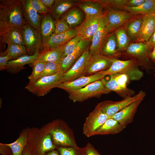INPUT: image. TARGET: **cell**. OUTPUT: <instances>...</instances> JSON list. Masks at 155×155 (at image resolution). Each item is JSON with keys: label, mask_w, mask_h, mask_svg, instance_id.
<instances>
[{"label": "cell", "mask_w": 155, "mask_h": 155, "mask_svg": "<svg viewBox=\"0 0 155 155\" xmlns=\"http://www.w3.org/2000/svg\"><path fill=\"white\" fill-rule=\"evenodd\" d=\"M42 128L51 135L55 145L68 147L77 146L73 130L63 120H54Z\"/></svg>", "instance_id": "obj_1"}, {"label": "cell", "mask_w": 155, "mask_h": 155, "mask_svg": "<svg viewBox=\"0 0 155 155\" xmlns=\"http://www.w3.org/2000/svg\"><path fill=\"white\" fill-rule=\"evenodd\" d=\"M21 0H0V21L21 29L26 24Z\"/></svg>", "instance_id": "obj_2"}, {"label": "cell", "mask_w": 155, "mask_h": 155, "mask_svg": "<svg viewBox=\"0 0 155 155\" xmlns=\"http://www.w3.org/2000/svg\"><path fill=\"white\" fill-rule=\"evenodd\" d=\"M51 135L42 128H29L28 143L33 155H46L48 151L54 150L56 145L52 141Z\"/></svg>", "instance_id": "obj_3"}, {"label": "cell", "mask_w": 155, "mask_h": 155, "mask_svg": "<svg viewBox=\"0 0 155 155\" xmlns=\"http://www.w3.org/2000/svg\"><path fill=\"white\" fill-rule=\"evenodd\" d=\"M106 76L116 73L123 74L128 77L129 81H139L144 76L143 72L134 60H122L115 58L107 69L99 72Z\"/></svg>", "instance_id": "obj_4"}, {"label": "cell", "mask_w": 155, "mask_h": 155, "mask_svg": "<svg viewBox=\"0 0 155 155\" xmlns=\"http://www.w3.org/2000/svg\"><path fill=\"white\" fill-rule=\"evenodd\" d=\"M152 50L147 42H135L129 44L125 55L134 60L139 66L150 72L155 69V65L151 61L150 55Z\"/></svg>", "instance_id": "obj_5"}, {"label": "cell", "mask_w": 155, "mask_h": 155, "mask_svg": "<svg viewBox=\"0 0 155 155\" xmlns=\"http://www.w3.org/2000/svg\"><path fill=\"white\" fill-rule=\"evenodd\" d=\"M111 92L105 87L102 79L69 93V98L74 102H83L92 97H98Z\"/></svg>", "instance_id": "obj_6"}, {"label": "cell", "mask_w": 155, "mask_h": 155, "mask_svg": "<svg viewBox=\"0 0 155 155\" xmlns=\"http://www.w3.org/2000/svg\"><path fill=\"white\" fill-rule=\"evenodd\" d=\"M64 73L60 71L54 75L43 76L39 78L34 84L27 85L25 88L37 96H44L63 82Z\"/></svg>", "instance_id": "obj_7"}, {"label": "cell", "mask_w": 155, "mask_h": 155, "mask_svg": "<svg viewBox=\"0 0 155 155\" xmlns=\"http://www.w3.org/2000/svg\"><path fill=\"white\" fill-rule=\"evenodd\" d=\"M103 18L109 33L121 27L132 18V14L127 11L105 7Z\"/></svg>", "instance_id": "obj_8"}, {"label": "cell", "mask_w": 155, "mask_h": 155, "mask_svg": "<svg viewBox=\"0 0 155 155\" xmlns=\"http://www.w3.org/2000/svg\"><path fill=\"white\" fill-rule=\"evenodd\" d=\"M109 118L97 104L86 118L83 127V133L88 137L94 136Z\"/></svg>", "instance_id": "obj_9"}, {"label": "cell", "mask_w": 155, "mask_h": 155, "mask_svg": "<svg viewBox=\"0 0 155 155\" xmlns=\"http://www.w3.org/2000/svg\"><path fill=\"white\" fill-rule=\"evenodd\" d=\"M145 92L142 90L135 95L124 98L121 100L117 101L106 100L98 104L100 108L110 118L122 109L139 100L144 99Z\"/></svg>", "instance_id": "obj_10"}, {"label": "cell", "mask_w": 155, "mask_h": 155, "mask_svg": "<svg viewBox=\"0 0 155 155\" xmlns=\"http://www.w3.org/2000/svg\"><path fill=\"white\" fill-rule=\"evenodd\" d=\"M21 29L27 53L29 55H32L36 52L40 51L42 44V39L39 32L26 23Z\"/></svg>", "instance_id": "obj_11"}, {"label": "cell", "mask_w": 155, "mask_h": 155, "mask_svg": "<svg viewBox=\"0 0 155 155\" xmlns=\"http://www.w3.org/2000/svg\"><path fill=\"white\" fill-rule=\"evenodd\" d=\"M0 39L4 43L25 46L22 30L0 21Z\"/></svg>", "instance_id": "obj_12"}, {"label": "cell", "mask_w": 155, "mask_h": 155, "mask_svg": "<svg viewBox=\"0 0 155 155\" xmlns=\"http://www.w3.org/2000/svg\"><path fill=\"white\" fill-rule=\"evenodd\" d=\"M115 58L104 56L100 53L91 56L83 75H90L106 70L111 65Z\"/></svg>", "instance_id": "obj_13"}, {"label": "cell", "mask_w": 155, "mask_h": 155, "mask_svg": "<svg viewBox=\"0 0 155 155\" xmlns=\"http://www.w3.org/2000/svg\"><path fill=\"white\" fill-rule=\"evenodd\" d=\"M91 56L88 49L83 53L72 66L64 73L63 82L73 80L83 75Z\"/></svg>", "instance_id": "obj_14"}, {"label": "cell", "mask_w": 155, "mask_h": 155, "mask_svg": "<svg viewBox=\"0 0 155 155\" xmlns=\"http://www.w3.org/2000/svg\"><path fill=\"white\" fill-rule=\"evenodd\" d=\"M102 16L85 18L81 24L75 28L77 35L91 41L99 27Z\"/></svg>", "instance_id": "obj_15"}, {"label": "cell", "mask_w": 155, "mask_h": 155, "mask_svg": "<svg viewBox=\"0 0 155 155\" xmlns=\"http://www.w3.org/2000/svg\"><path fill=\"white\" fill-rule=\"evenodd\" d=\"M105 76L99 72L90 75H82L73 80L61 84L57 88L63 89L68 93L81 89L89 84L101 80Z\"/></svg>", "instance_id": "obj_16"}, {"label": "cell", "mask_w": 155, "mask_h": 155, "mask_svg": "<svg viewBox=\"0 0 155 155\" xmlns=\"http://www.w3.org/2000/svg\"><path fill=\"white\" fill-rule=\"evenodd\" d=\"M144 99H141L131 103L116 113L110 118L118 121L125 128L133 121L137 108Z\"/></svg>", "instance_id": "obj_17"}, {"label": "cell", "mask_w": 155, "mask_h": 155, "mask_svg": "<svg viewBox=\"0 0 155 155\" xmlns=\"http://www.w3.org/2000/svg\"><path fill=\"white\" fill-rule=\"evenodd\" d=\"M90 44L91 41L85 39H82L74 51L61 60L60 62L61 71L64 73L67 71L83 53L89 49Z\"/></svg>", "instance_id": "obj_18"}, {"label": "cell", "mask_w": 155, "mask_h": 155, "mask_svg": "<svg viewBox=\"0 0 155 155\" xmlns=\"http://www.w3.org/2000/svg\"><path fill=\"white\" fill-rule=\"evenodd\" d=\"M142 19L135 42H147L155 31V13L144 15Z\"/></svg>", "instance_id": "obj_19"}, {"label": "cell", "mask_w": 155, "mask_h": 155, "mask_svg": "<svg viewBox=\"0 0 155 155\" xmlns=\"http://www.w3.org/2000/svg\"><path fill=\"white\" fill-rule=\"evenodd\" d=\"M75 28L57 34H52L45 42L42 43L41 50L47 48H54L65 44L71 39L77 36Z\"/></svg>", "instance_id": "obj_20"}, {"label": "cell", "mask_w": 155, "mask_h": 155, "mask_svg": "<svg viewBox=\"0 0 155 155\" xmlns=\"http://www.w3.org/2000/svg\"><path fill=\"white\" fill-rule=\"evenodd\" d=\"M21 1L22 14L26 22L40 33L42 16L32 7L29 0H21Z\"/></svg>", "instance_id": "obj_21"}, {"label": "cell", "mask_w": 155, "mask_h": 155, "mask_svg": "<svg viewBox=\"0 0 155 155\" xmlns=\"http://www.w3.org/2000/svg\"><path fill=\"white\" fill-rule=\"evenodd\" d=\"M108 34L102 16L99 27L93 36L91 41L89 52L91 56L100 53L102 45Z\"/></svg>", "instance_id": "obj_22"}, {"label": "cell", "mask_w": 155, "mask_h": 155, "mask_svg": "<svg viewBox=\"0 0 155 155\" xmlns=\"http://www.w3.org/2000/svg\"><path fill=\"white\" fill-rule=\"evenodd\" d=\"M63 46L41 50L37 59L31 65L39 62H60L63 58Z\"/></svg>", "instance_id": "obj_23"}, {"label": "cell", "mask_w": 155, "mask_h": 155, "mask_svg": "<svg viewBox=\"0 0 155 155\" xmlns=\"http://www.w3.org/2000/svg\"><path fill=\"white\" fill-rule=\"evenodd\" d=\"M77 5L84 13L86 18L103 16V7L94 0H81Z\"/></svg>", "instance_id": "obj_24"}, {"label": "cell", "mask_w": 155, "mask_h": 155, "mask_svg": "<svg viewBox=\"0 0 155 155\" xmlns=\"http://www.w3.org/2000/svg\"><path fill=\"white\" fill-rule=\"evenodd\" d=\"M40 51L36 52L32 55H25L16 59L9 60L8 62V69L7 70L12 73H16L26 67V64L31 65L37 59Z\"/></svg>", "instance_id": "obj_25"}, {"label": "cell", "mask_w": 155, "mask_h": 155, "mask_svg": "<svg viewBox=\"0 0 155 155\" xmlns=\"http://www.w3.org/2000/svg\"><path fill=\"white\" fill-rule=\"evenodd\" d=\"M80 0H55L50 14L55 20L60 18L65 13L80 1Z\"/></svg>", "instance_id": "obj_26"}, {"label": "cell", "mask_w": 155, "mask_h": 155, "mask_svg": "<svg viewBox=\"0 0 155 155\" xmlns=\"http://www.w3.org/2000/svg\"><path fill=\"white\" fill-rule=\"evenodd\" d=\"M100 53L107 57L116 58L121 55V53L117 50L115 32L107 35L102 45Z\"/></svg>", "instance_id": "obj_27"}, {"label": "cell", "mask_w": 155, "mask_h": 155, "mask_svg": "<svg viewBox=\"0 0 155 155\" xmlns=\"http://www.w3.org/2000/svg\"><path fill=\"white\" fill-rule=\"evenodd\" d=\"M61 18L67 24L70 28H75L81 24L84 20L81 10L73 7L63 14Z\"/></svg>", "instance_id": "obj_28"}, {"label": "cell", "mask_w": 155, "mask_h": 155, "mask_svg": "<svg viewBox=\"0 0 155 155\" xmlns=\"http://www.w3.org/2000/svg\"><path fill=\"white\" fill-rule=\"evenodd\" d=\"M108 80L104 78L102 79L105 87L110 92L113 91L121 97L124 98L127 96H133L135 92L128 88L124 89L121 87L116 82L113 74L111 75Z\"/></svg>", "instance_id": "obj_29"}, {"label": "cell", "mask_w": 155, "mask_h": 155, "mask_svg": "<svg viewBox=\"0 0 155 155\" xmlns=\"http://www.w3.org/2000/svg\"><path fill=\"white\" fill-rule=\"evenodd\" d=\"M55 30L54 21L50 14H43L40 27V33L41 36L42 43L47 40L53 33Z\"/></svg>", "instance_id": "obj_30"}, {"label": "cell", "mask_w": 155, "mask_h": 155, "mask_svg": "<svg viewBox=\"0 0 155 155\" xmlns=\"http://www.w3.org/2000/svg\"><path fill=\"white\" fill-rule=\"evenodd\" d=\"M125 128L116 120L109 118L96 131L94 135L116 134L121 132Z\"/></svg>", "instance_id": "obj_31"}, {"label": "cell", "mask_w": 155, "mask_h": 155, "mask_svg": "<svg viewBox=\"0 0 155 155\" xmlns=\"http://www.w3.org/2000/svg\"><path fill=\"white\" fill-rule=\"evenodd\" d=\"M29 128L23 129L20 133L18 139L14 142L9 144H4L10 148L13 155H22L24 148L28 143Z\"/></svg>", "instance_id": "obj_32"}, {"label": "cell", "mask_w": 155, "mask_h": 155, "mask_svg": "<svg viewBox=\"0 0 155 155\" xmlns=\"http://www.w3.org/2000/svg\"><path fill=\"white\" fill-rule=\"evenodd\" d=\"M155 0H145L141 5L135 7L125 6L124 10L133 15L141 14L145 15L154 13Z\"/></svg>", "instance_id": "obj_33"}, {"label": "cell", "mask_w": 155, "mask_h": 155, "mask_svg": "<svg viewBox=\"0 0 155 155\" xmlns=\"http://www.w3.org/2000/svg\"><path fill=\"white\" fill-rule=\"evenodd\" d=\"M7 44L6 50L3 52H0V56H7L11 60L26 55L27 53L24 45L13 44Z\"/></svg>", "instance_id": "obj_34"}, {"label": "cell", "mask_w": 155, "mask_h": 155, "mask_svg": "<svg viewBox=\"0 0 155 155\" xmlns=\"http://www.w3.org/2000/svg\"><path fill=\"white\" fill-rule=\"evenodd\" d=\"M118 51L120 52L125 51L129 44L130 39L126 27H121L116 30L115 32Z\"/></svg>", "instance_id": "obj_35"}, {"label": "cell", "mask_w": 155, "mask_h": 155, "mask_svg": "<svg viewBox=\"0 0 155 155\" xmlns=\"http://www.w3.org/2000/svg\"><path fill=\"white\" fill-rule=\"evenodd\" d=\"M142 21V17H137L132 18L126 23V29L130 41H135Z\"/></svg>", "instance_id": "obj_36"}, {"label": "cell", "mask_w": 155, "mask_h": 155, "mask_svg": "<svg viewBox=\"0 0 155 155\" xmlns=\"http://www.w3.org/2000/svg\"><path fill=\"white\" fill-rule=\"evenodd\" d=\"M46 63L39 62L31 65L33 69L32 71L28 77L29 82L27 85H32L38 80L44 69Z\"/></svg>", "instance_id": "obj_37"}, {"label": "cell", "mask_w": 155, "mask_h": 155, "mask_svg": "<svg viewBox=\"0 0 155 155\" xmlns=\"http://www.w3.org/2000/svg\"><path fill=\"white\" fill-rule=\"evenodd\" d=\"M82 39L81 37L77 36L63 46V58L74 51Z\"/></svg>", "instance_id": "obj_38"}, {"label": "cell", "mask_w": 155, "mask_h": 155, "mask_svg": "<svg viewBox=\"0 0 155 155\" xmlns=\"http://www.w3.org/2000/svg\"><path fill=\"white\" fill-rule=\"evenodd\" d=\"M86 146L80 148L75 147H58L60 155H86Z\"/></svg>", "instance_id": "obj_39"}, {"label": "cell", "mask_w": 155, "mask_h": 155, "mask_svg": "<svg viewBox=\"0 0 155 155\" xmlns=\"http://www.w3.org/2000/svg\"><path fill=\"white\" fill-rule=\"evenodd\" d=\"M60 62L46 63L39 78L44 76L55 75L61 71Z\"/></svg>", "instance_id": "obj_40"}, {"label": "cell", "mask_w": 155, "mask_h": 155, "mask_svg": "<svg viewBox=\"0 0 155 155\" xmlns=\"http://www.w3.org/2000/svg\"><path fill=\"white\" fill-rule=\"evenodd\" d=\"M101 4L104 7L112 8L124 9L128 0H94Z\"/></svg>", "instance_id": "obj_41"}, {"label": "cell", "mask_w": 155, "mask_h": 155, "mask_svg": "<svg viewBox=\"0 0 155 155\" xmlns=\"http://www.w3.org/2000/svg\"><path fill=\"white\" fill-rule=\"evenodd\" d=\"M54 21L55 30L53 34H59L65 32L70 28L67 24L62 19L59 18L55 20Z\"/></svg>", "instance_id": "obj_42"}, {"label": "cell", "mask_w": 155, "mask_h": 155, "mask_svg": "<svg viewBox=\"0 0 155 155\" xmlns=\"http://www.w3.org/2000/svg\"><path fill=\"white\" fill-rule=\"evenodd\" d=\"M32 7L38 13L43 14L50 13V10L41 2L40 0H29Z\"/></svg>", "instance_id": "obj_43"}, {"label": "cell", "mask_w": 155, "mask_h": 155, "mask_svg": "<svg viewBox=\"0 0 155 155\" xmlns=\"http://www.w3.org/2000/svg\"><path fill=\"white\" fill-rule=\"evenodd\" d=\"M113 74L117 83L121 87L124 89L128 88L127 84L129 80L127 76L124 74L119 73Z\"/></svg>", "instance_id": "obj_44"}, {"label": "cell", "mask_w": 155, "mask_h": 155, "mask_svg": "<svg viewBox=\"0 0 155 155\" xmlns=\"http://www.w3.org/2000/svg\"><path fill=\"white\" fill-rule=\"evenodd\" d=\"M10 60V58L7 56H0V71L8 69V62Z\"/></svg>", "instance_id": "obj_45"}, {"label": "cell", "mask_w": 155, "mask_h": 155, "mask_svg": "<svg viewBox=\"0 0 155 155\" xmlns=\"http://www.w3.org/2000/svg\"><path fill=\"white\" fill-rule=\"evenodd\" d=\"M86 155H101L90 143L86 146Z\"/></svg>", "instance_id": "obj_46"}, {"label": "cell", "mask_w": 155, "mask_h": 155, "mask_svg": "<svg viewBox=\"0 0 155 155\" xmlns=\"http://www.w3.org/2000/svg\"><path fill=\"white\" fill-rule=\"evenodd\" d=\"M145 0H128L126 6L135 7L142 4Z\"/></svg>", "instance_id": "obj_47"}, {"label": "cell", "mask_w": 155, "mask_h": 155, "mask_svg": "<svg viewBox=\"0 0 155 155\" xmlns=\"http://www.w3.org/2000/svg\"><path fill=\"white\" fill-rule=\"evenodd\" d=\"M147 43L152 50L155 46V31Z\"/></svg>", "instance_id": "obj_48"}, {"label": "cell", "mask_w": 155, "mask_h": 155, "mask_svg": "<svg viewBox=\"0 0 155 155\" xmlns=\"http://www.w3.org/2000/svg\"><path fill=\"white\" fill-rule=\"evenodd\" d=\"M42 3L50 11L53 5L55 0H40Z\"/></svg>", "instance_id": "obj_49"}, {"label": "cell", "mask_w": 155, "mask_h": 155, "mask_svg": "<svg viewBox=\"0 0 155 155\" xmlns=\"http://www.w3.org/2000/svg\"><path fill=\"white\" fill-rule=\"evenodd\" d=\"M22 155H33L31 148L28 143L24 148Z\"/></svg>", "instance_id": "obj_50"}, {"label": "cell", "mask_w": 155, "mask_h": 155, "mask_svg": "<svg viewBox=\"0 0 155 155\" xmlns=\"http://www.w3.org/2000/svg\"><path fill=\"white\" fill-rule=\"evenodd\" d=\"M150 57L152 61L155 65V46L150 52Z\"/></svg>", "instance_id": "obj_51"}, {"label": "cell", "mask_w": 155, "mask_h": 155, "mask_svg": "<svg viewBox=\"0 0 155 155\" xmlns=\"http://www.w3.org/2000/svg\"><path fill=\"white\" fill-rule=\"evenodd\" d=\"M46 155H59L58 152L56 150H53L51 151Z\"/></svg>", "instance_id": "obj_52"}, {"label": "cell", "mask_w": 155, "mask_h": 155, "mask_svg": "<svg viewBox=\"0 0 155 155\" xmlns=\"http://www.w3.org/2000/svg\"><path fill=\"white\" fill-rule=\"evenodd\" d=\"M154 13H155V9H154Z\"/></svg>", "instance_id": "obj_53"}, {"label": "cell", "mask_w": 155, "mask_h": 155, "mask_svg": "<svg viewBox=\"0 0 155 155\" xmlns=\"http://www.w3.org/2000/svg\"><path fill=\"white\" fill-rule=\"evenodd\" d=\"M154 75L155 76V73L154 74Z\"/></svg>", "instance_id": "obj_54"}, {"label": "cell", "mask_w": 155, "mask_h": 155, "mask_svg": "<svg viewBox=\"0 0 155 155\" xmlns=\"http://www.w3.org/2000/svg\"></svg>", "instance_id": "obj_55"}]
</instances>
